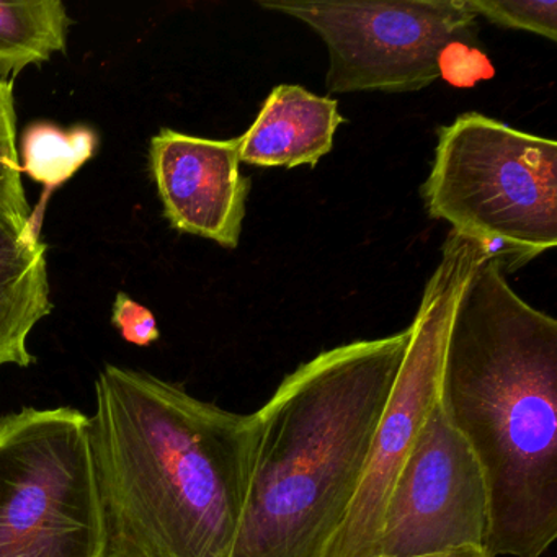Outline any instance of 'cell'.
<instances>
[{
	"mask_svg": "<svg viewBox=\"0 0 557 557\" xmlns=\"http://www.w3.org/2000/svg\"><path fill=\"white\" fill-rule=\"evenodd\" d=\"M417 557H492L484 546L459 547V549L445 550V553L426 554Z\"/></svg>",
	"mask_w": 557,
	"mask_h": 557,
	"instance_id": "e0dca14e",
	"label": "cell"
},
{
	"mask_svg": "<svg viewBox=\"0 0 557 557\" xmlns=\"http://www.w3.org/2000/svg\"><path fill=\"white\" fill-rule=\"evenodd\" d=\"M99 143V135L90 126L61 128L57 123H32L21 138V172L44 185L48 194L71 181L94 159Z\"/></svg>",
	"mask_w": 557,
	"mask_h": 557,
	"instance_id": "4fadbf2b",
	"label": "cell"
},
{
	"mask_svg": "<svg viewBox=\"0 0 557 557\" xmlns=\"http://www.w3.org/2000/svg\"><path fill=\"white\" fill-rule=\"evenodd\" d=\"M438 404L474 453L492 557H543L557 537V321L508 285L497 256L453 312Z\"/></svg>",
	"mask_w": 557,
	"mask_h": 557,
	"instance_id": "7a4b0ae2",
	"label": "cell"
},
{
	"mask_svg": "<svg viewBox=\"0 0 557 557\" xmlns=\"http://www.w3.org/2000/svg\"><path fill=\"white\" fill-rule=\"evenodd\" d=\"M342 123L337 100L283 84L270 92L256 122L237 138L240 162L257 168H314L334 148Z\"/></svg>",
	"mask_w": 557,
	"mask_h": 557,
	"instance_id": "30bf717a",
	"label": "cell"
},
{
	"mask_svg": "<svg viewBox=\"0 0 557 557\" xmlns=\"http://www.w3.org/2000/svg\"><path fill=\"white\" fill-rule=\"evenodd\" d=\"M0 223L21 236L40 237L22 184L14 79H0Z\"/></svg>",
	"mask_w": 557,
	"mask_h": 557,
	"instance_id": "5bb4252c",
	"label": "cell"
},
{
	"mask_svg": "<svg viewBox=\"0 0 557 557\" xmlns=\"http://www.w3.org/2000/svg\"><path fill=\"white\" fill-rule=\"evenodd\" d=\"M425 210L508 272L557 246V143L465 113L438 129Z\"/></svg>",
	"mask_w": 557,
	"mask_h": 557,
	"instance_id": "277c9868",
	"label": "cell"
},
{
	"mask_svg": "<svg viewBox=\"0 0 557 557\" xmlns=\"http://www.w3.org/2000/svg\"><path fill=\"white\" fill-rule=\"evenodd\" d=\"M90 446L106 557H231L249 484L253 416L106 364Z\"/></svg>",
	"mask_w": 557,
	"mask_h": 557,
	"instance_id": "6da1fadb",
	"label": "cell"
},
{
	"mask_svg": "<svg viewBox=\"0 0 557 557\" xmlns=\"http://www.w3.org/2000/svg\"><path fill=\"white\" fill-rule=\"evenodd\" d=\"M53 308L47 244L0 223V367L35 363L28 338Z\"/></svg>",
	"mask_w": 557,
	"mask_h": 557,
	"instance_id": "8fae6325",
	"label": "cell"
},
{
	"mask_svg": "<svg viewBox=\"0 0 557 557\" xmlns=\"http://www.w3.org/2000/svg\"><path fill=\"white\" fill-rule=\"evenodd\" d=\"M112 324L123 341L136 347H149L161 338V331L151 309L139 305L123 292L116 293L113 301Z\"/></svg>",
	"mask_w": 557,
	"mask_h": 557,
	"instance_id": "2e32d148",
	"label": "cell"
},
{
	"mask_svg": "<svg viewBox=\"0 0 557 557\" xmlns=\"http://www.w3.org/2000/svg\"><path fill=\"white\" fill-rule=\"evenodd\" d=\"M73 24L61 0L0 2V79L44 64L66 50Z\"/></svg>",
	"mask_w": 557,
	"mask_h": 557,
	"instance_id": "7c38bea8",
	"label": "cell"
},
{
	"mask_svg": "<svg viewBox=\"0 0 557 557\" xmlns=\"http://www.w3.org/2000/svg\"><path fill=\"white\" fill-rule=\"evenodd\" d=\"M259 5L298 18L324 40L331 94L425 89L442 77L445 54L478 35V17L466 0H260Z\"/></svg>",
	"mask_w": 557,
	"mask_h": 557,
	"instance_id": "52a82bcc",
	"label": "cell"
},
{
	"mask_svg": "<svg viewBox=\"0 0 557 557\" xmlns=\"http://www.w3.org/2000/svg\"><path fill=\"white\" fill-rule=\"evenodd\" d=\"M466 5L498 27L557 40L556 0H466Z\"/></svg>",
	"mask_w": 557,
	"mask_h": 557,
	"instance_id": "9a60e30c",
	"label": "cell"
},
{
	"mask_svg": "<svg viewBox=\"0 0 557 557\" xmlns=\"http://www.w3.org/2000/svg\"><path fill=\"white\" fill-rule=\"evenodd\" d=\"M492 250L449 231L435 272L409 325L406 355L371 440L354 502L321 557H376V543L394 482L438 403L443 354L453 312L472 273Z\"/></svg>",
	"mask_w": 557,
	"mask_h": 557,
	"instance_id": "8992f818",
	"label": "cell"
},
{
	"mask_svg": "<svg viewBox=\"0 0 557 557\" xmlns=\"http://www.w3.org/2000/svg\"><path fill=\"white\" fill-rule=\"evenodd\" d=\"M0 557H106L90 419L81 410L0 417Z\"/></svg>",
	"mask_w": 557,
	"mask_h": 557,
	"instance_id": "5b68a950",
	"label": "cell"
},
{
	"mask_svg": "<svg viewBox=\"0 0 557 557\" xmlns=\"http://www.w3.org/2000/svg\"><path fill=\"white\" fill-rule=\"evenodd\" d=\"M484 472L436 403L387 498L376 557H417L484 546Z\"/></svg>",
	"mask_w": 557,
	"mask_h": 557,
	"instance_id": "ba28073f",
	"label": "cell"
},
{
	"mask_svg": "<svg viewBox=\"0 0 557 557\" xmlns=\"http://www.w3.org/2000/svg\"><path fill=\"white\" fill-rule=\"evenodd\" d=\"M149 162L174 230L226 249L239 246L250 178L239 169L237 138L218 141L161 128L151 139Z\"/></svg>",
	"mask_w": 557,
	"mask_h": 557,
	"instance_id": "9c48e42d",
	"label": "cell"
},
{
	"mask_svg": "<svg viewBox=\"0 0 557 557\" xmlns=\"http://www.w3.org/2000/svg\"><path fill=\"white\" fill-rule=\"evenodd\" d=\"M410 329L322 351L253 412L249 484L231 557H321L363 475Z\"/></svg>",
	"mask_w": 557,
	"mask_h": 557,
	"instance_id": "3957f363",
	"label": "cell"
}]
</instances>
